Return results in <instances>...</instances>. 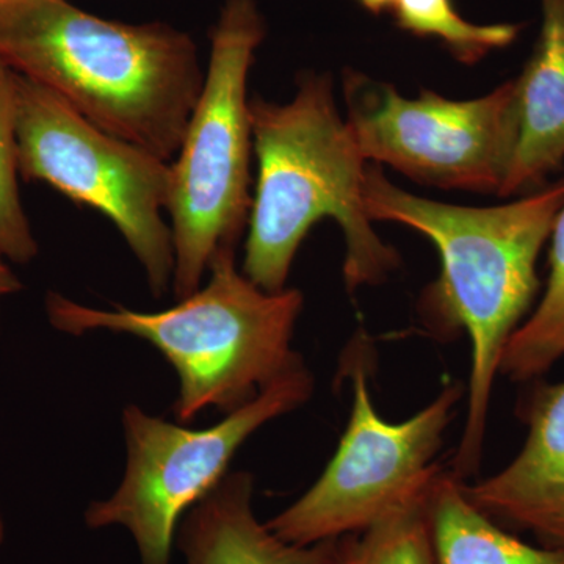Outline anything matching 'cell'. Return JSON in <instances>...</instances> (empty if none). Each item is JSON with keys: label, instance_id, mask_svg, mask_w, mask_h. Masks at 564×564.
Segmentation results:
<instances>
[{"label": "cell", "instance_id": "obj_8", "mask_svg": "<svg viewBox=\"0 0 564 564\" xmlns=\"http://www.w3.org/2000/svg\"><path fill=\"white\" fill-rule=\"evenodd\" d=\"M344 96L345 120L367 162L444 191L502 192L519 137L514 79L455 101L430 90L406 98L347 70Z\"/></svg>", "mask_w": 564, "mask_h": 564}, {"label": "cell", "instance_id": "obj_10", "mask_svg": "<svg viewBox=\"0 0 564 564\" xmlns=\"http://www.w3.org/2000/svg\"><path fill=\"white\" fill-rule=\"evenodd\" d=\"M519 454L500 473L463 488L499 525L518 527L564 551V383L540 386L525 408Z\"/></svg>", "mask_w": 564, "mask_h": 564}, {"label": "cell", "instance_id": "obj_14", "mask_svg": "<svg viewBox=\"0 0 564 564\" xmlns=\"http://www.w3.org/2000/svg\"><path fill=\"white\" fill-rule=\"evenodd\" d=\"M543 299L505 347L499 373L513 381L541 377L564 356V206L552 228Z\"/></svg>", "mask_w": 564, "mask_h": 564}, {"label": "cell", "instance_id": "obj_2", "mask_svg": "<svg viewBox=\"0 0 564 564\" xmlns=\"http://www.w3.org/2000/svg\"><path fill=\"white\" fill-rule=\"evenodd\" d=\"M0 58L102 131L172 162L206 69L188 33L128 24L69 0L0 6Z\"/></svg>", "mask_w": 564, "mask_h": 564}, {"label": "cell", "instance_id": "obj_21", "mask_svg": "<svg viewBox=\"0 0 564 564\" xmlns=\"http://www.w3.org/2000/svg\"><path fill=\"white\" fill-rule=\"evenodd\" d=\"M7 2H11V0H0V6H2V3H7Z\"/></svg>", "mask_w": 564, "mask_h": 564}, {"label": "cell", "instance_id": "obj_19", "mask_svg": "<svg viewBox=\"0 0 564 564\" xmlns=\"http://www.w3.org/2000/svg\"><path fill=\"white\" fill-rule=\"evenodd\" d=\"M356 2L361 3V7L370 13L381 14L383 11L393 10L397 0H356Z\"/></svg>", "mask_w": 564, "mask_h": 564}, {"label": "cell", "instance_id": "obj_16", "mask_svg": "<svg viewBox=\"0 0 564 564\" xmlns=\"http://www.w3.org/2000/svg\"><path fill=\"white\" fill-rule=\"evenodd\" d=\"M392 11L402 31L443 41L464 65H475L491 52L510 46L522 31L521 24L510 22L474 24L466 21L452 0H397Z\"/></svg>", "mask_w": 564, "mask_h": 564}, {"label": "cell", "instance_id": "obj_4", "mask_svg": "<svg viewBox=\"0 0 564 564\" xmlns=\"http://www.w3.org/2000/svg\"><path fill=\"white\" fill-rule=\"evenodd\" d=\"M209 273L206 285L159 313L95 310L51 292L47 317L73 336L106 329L154 345L180 377L177 421L209 408L229 414L303 362L292 339L304 296L299 289L263 291L237 270L236 251L218 252Z\"/></svg>", "mask_w": 564, "mask_h": 564}, {"label": "cell", "instance_id": "obj_9", "mask_svg": "<svg viewBox=\"0 0 564 564\" xmlns=\"http://www.w3.org/2000/svg\"><path fill=\"white\" fill-rule=\"evenodd\" d=\"M350 419L318 480L267 527L285 543L314 545L362 532L443 473L444 434L466 389L448 383L406 421L375 410L366 367L352 369Z\"/></svg>", "mask_w": 564, "mask_h": 564}, {"label": "cell", "instance_id": "obj_17", "mask_svg": "<svg viewBox=\"0 0 564 564\" xmlns=\"http://www.w3.org/2000/svg\"><path fill=\"white\" fill-rule=\"evenodd\" d=\"M18 73L0 58V252L17 263L31 262L39 243L20 195L18 161Z\"/></svg>", "mask_w": 564, "mask_h": 564}, {"label": "cell", "instance_id": "obj_13", "mask_svg": "<svg viewBox=\"0 0 564 564\" xmlns=\"http://www.w3.org/2000/svg\"><path fill=\"white\" fill-rule=\"evenodd\" d=\"M452 473L433 486L430 519L437 564H564L563 549L532 545L481 513Z\"/></svg>", "mask_w": 564, "mask_h": 564}, {"label": "cell", "instance_id": "obj_18", "mask_svg": "<svg viewBox=\"0 0 564 564\" xmlns=\"http://www.w3.org/2000/svg\"><path fill=\"white\" fill-rule=\"evenodd\" d=\"M3 258H6V256L0 252V300H2L3 296L11 295V293L20 292L22 289L20 280L14 276L10 267L3 262Z\"/></svg>", "mask_w": 564, "mask_h": 564}, {"label": "cell", "instance_id": "obj_5", "mask_svg": "<svg viewBox=\"0 0 564 564\" xmlns=\"http://www.w3.org/2000/svg\"><path fill=\"white\" fill-rule=\"evenodd\" d=\"M265 33L256 0H225L212 29L202 95L170 162L177 300L202 288L215 256L236 251L248 228L254 152L248 76Z\"/></svg>", "mask_w": 564, "mask_h": 564}, {"label": "cell", "instance_id": "obj_20", "mask_svg": "<svg viewBox=\"0 0 564 564\" xmlns=\"http://www.w3.org/2000/svg\"><path fill=\"white\" fill-rule=\"evenodd\" d=\"M6 540V522H3L2 511H0V545Z\"/></svg>", "mask_w": 564, "mask_h": 564}, {"label": "cell", "instance_id": "obj_6", "mask_svg": "<svg viewBox=\"0 0 564 564\" xmlns=\"http://www.w3.org/2000/svg\"><path fill=\"white\" fill-rule=\"evenodd\" d=\"M18 161L25 181L46 182L106 215L139 259L155 296L173 281L172 228L163 218L172 169L152 152L85 120L55 93L18 74Z\"/></svg>", "mask_w": 564, "mask_h": 564}, {"label": "cell", "instance_id": "obj_7", "mask_svg": "<svg viewBox=\"0 0 564 564\" xmlns=\"http://www.w3.org/2000/svg\"><path fill=\"white\" fill-rule=\"evenodd\" d=\"M313 393V373L300 362L207 429L176 425L129 404L122 413L124 477L110 499L87 508L85 524L124 527L141 564H170L182 519L226 477L245 441L265 423L299 410Z\"/></svg>", "mask_w": 564, "mask_h": 564}, {"label": "cell", "instance_id": "obj_15", "mask_svg": "<svg viewBox=\"0 0 564 564\" xmlns=\"http://www.w3.org/2000/svg\"><path fill=\"white\" fill-rule=\"evenodd\" d=\"M436 478L369 529L336 540L332 564H437L430 519Z\"/></svg>", "mask_w": 564, "mask_h": 564}, {"label": "cell", "instance_id": "obj_11", "mask_svg": "<svg viewBox=\"0 0 564 564\" xmlns=\"http://www.w3.org/2000/svg\"><path fill=\"white\" fill-rule=\"evenodd\" d=\"M252 494L251 474H226L184 516L176 543L185 564H332L336 540L314 545L285 543L259 521Z\"/></svg>", "mask_w": 564, "mask_h": 564}, {"label": "cell", "instance_id": "obj_3", "mask_svg": "<svg viewBox=\"0 0 564 564\" xmlns=\"http://www.w3.org/2000/svg\"><path fill=\"white\" fill-rule=\"evenodd\" d=\"M258 161L242 272L267 292L288 289L293 259L322 218L343 228L344 280L355 292L399 267V252L380 239L364 206L369 162L340 117L329 74L304 73L292 101L250 99Z\"/></svg>", "mask_w": 564, "mask_h": 564}, {"label": "cell", "instance_id": "obj_1", "mask_svg": "<svg viewBox=\"0 0 564 564\" xmlns=\"http://www.w3.org/2000/svg\"><path fill=\"white\" fill-rule=\"evenodd\" d=\"M364 206L370 220L413 228L440 252V278L423 293L422 314L437 333L462 329L473 345L466 421L452 459V474L466 480L480 467L505 347L540 288L538 258L564 206V180L502 206L467 207L403 191L369 163Z\"/></svg>", "mask_w": 564, "mask_h": 564}, {"label": "cell", "instance_id": "obj_12", "mask_svg": "<svg viewBox=\"0 0 564 564\" xmlns=\"http://www.w3.org/2000/svg\"><path fill=\"white\" fill-rule=\"evenodd\" d=\"M540 6V35L514 79L519 137L503 198L536 187L564 162V0Z\"/></svg>", "mask_w": 564, "mask_h": 564}]
</instances>
